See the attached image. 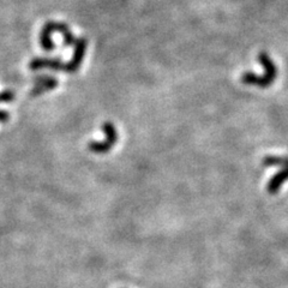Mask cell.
<instances>
[{
	"label": "cell",
	"instance_id": "6da1fadb",
	"mask_svg": "<svg viewBox=\"0 0 288 288\" xmlns=\"http://www.w3.org/2000/svg\"><path fill=\"white\" fill-rule=\"evenodd\" d=\"M258 62L263 66L266 74L263 76H257L252 72H246L242 76V82L248 86H256L258 88H268L272 86L278 76V68L272 58L266 52L258 54Z\"/></svg>",
	"mask_w": 288,
	"mask_h": 288
},
{
	"label": "cell",
	"instance_id": "7a4b0ae2",
	"mask_svg": "<svg viewBox=\"0 0 288 288\" xmlns=\"http://www.w3.org/2000/svg\"><path fill=\"white\" fill-rule=\"evenodd\" d=\"M102 131L104 132V140L101 142H90L88 148L90 152H95V154H104L108 152L113 148V146L118 142V131H116V126L110 122H104L101 126Z\"/></svg>",
	"mask_w": 288,
	"mask_h": 288
},
{
	"label": "cell",
	"instance_id": "3957f363",
	"mask_svg": "<svg viewBox=\"0 0 288 288\" xmlns=\"http://www.w3.org/2000/svg\"><path fill=\"white\" fill-rule=\"evenodd\" d=\"M70 32V28L64 23L59 22H47L41 29L40 32V44L42 50L46 52H52L54 50V42L52 41L53 32H62V35Z\"/></svg>",
	"mask_w": 288,
	"mask_h": 288
},
{
	"label": "cell",
	"instance_id": "277c9868",
	"mask_svg": "<svg viewBox=\"0 0 288 288\" xmlns=\"http://www.w3.org/2000/svg\"><path fill=\"white\" fill-rule=\"evenodd\" d=\"M86 46H88V40H86V38H77L76 42H74V56H72V59L70 62H68V64H65L64 72L74 74V72L78 71V68H80V66L84 59V56H86Z\"/></svg>",
	"mask_w": 288,
	"mask_h": 288
},
{
	"label": "cell",
	"instance_id": "5b68a950",
	"mask_svg": "<svg viewBox=\"0 0 288 288\" xmlns=\"http://www.w3.org/2000/svg\"><path fill=\"white\" fill-rule=\"evenodd\" d=\"M34 88L30 92L32 96H38L44 92H50V90L56 89L58 86V80L48 74H40V76L34 77Z\"/></svg>",
	"mask_w": 288,
	"mask_h": 288
},
{
	"label": "cell",
	"instance_id": "8992f818",
	"mask_svg": "<svg viewBox=\"0 0 288 288\" xmlns=\"http://www.w3.org/2000/svg\"><path fill=\"white\" fill-rule=\"evenodd\" d=\"M32 70L38 71L42 68H48L53 71H64L65 64L58 58H34L29 62Z\"/></svg>",
	"mask_w": 288,
	"mask_h": 288
},
{
	"label": "cell",
	"instance_id": "52a82bcc",
	"mask_svg": "<svg viewBox=\"0 0 288 288\" xmlns=\"http://www.w3.org/2000/svg\"><path fill=\"white\" fill-rule=\"evenodd\" d=\"M287 180H288V167H284L281 172H278L272 179L269 180L266 190H268L270 194H278V191L280 190L282 184H284V182H287Z\"/></svg>",
	"mask_w": 288,
	"mask_h": 288
},
{
	"label": "cell",
	"instance_id": "ba28073f",
	"mask_svg": "<svg viewBox=\"0 0 288 288\" xmlns=\"http://www.w3.org/2000/svg\"><path fill=\"white\" fill-rule=\"evenodd\" d=\"M264 166H280L288 167V158L287 156H266L263 158Z\"/></svg>",
	"mask_w": 288,
	"mask_h": 288
},
{
	"label": "cell",
	"instance_id": "9c48e42d",
	"mask_svg": "<svg viewBox=\"0 0 288 288\" xmlns=\"http://www.w3.org/2000/svg\"><path fill=\"white\" fill-rule=\"evenodd\" d=\"M14 100V94L10 90H5V92H0V102H10Z\"/></svg>",
	"mask_w": 288,
	"mask_h": 288
},
{
	"label": "cell",
	"instance_id": "30bf717a",
	"mask_svg": "<svg viewBox=\"0 0 288 288\" xmlns=\"http://www.w3.org/2000/svg\"><path fill=\"white\" fill-rule=\"evenodd\" d=\"M8 119H10V116H8V113L6 112V110H0V122H6Z\"/></svg>",
	"mask_w": 288,
	"mask_h": 288
}]
</instances>
